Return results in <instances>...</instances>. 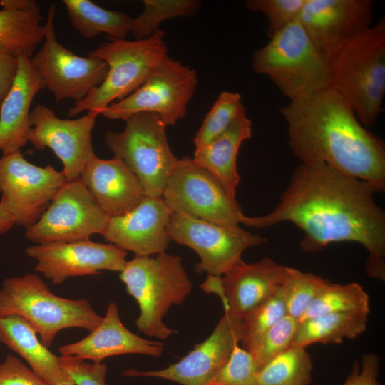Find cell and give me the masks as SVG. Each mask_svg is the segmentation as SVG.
Segmentation results:
<instances>
[{"instance_id":"1","label":"cell","mask_w":385,"mask_h":385,"mask_svg":"<svg viewBox=\"0 0 385 385\" xmlns=\"http://www.w3.org/2000/svg\"><path fill=\"white\" fill-rule=\"evenodd\" d=\"M368 183L323 163H301L276 207L249 217L247 226L265 228L290 222L304 232L306 252H316L340 242L361 245L369 252L366 272L385 278V213L376 203Z\"/></svg>"},{"instance_id":"2","label":"cell","mask_w":385,"mask_h":385,"mask_svg":"<svg viewBox=\"0 0 385 385\" xmlns=\"http://www.w3.org/2000/svg\"><path fill=\"white\" fill-rule=\"evenodd\" d=\"M287 125L288 145L302 163H323L385 190V145L359 120L332 87L280 109Z\"/></svg>"},{"instance_id":"3","label":"cell","mask_w":385,"mask_h":385,"mask_svg":"<svg viewBox=\"0 0 385 385\" xmlns=\"http://www.w3.org/2000/svg\"><path fill=\"white\" fill-rule=\"evenodd\" d=\"M331 87L364 126L374 125L385 94V19L351 40L329 58Z\"/></svg>"},{"instance_id":"4","label":"cell","mask_w":385,"mask_h":385,"mask_svg":"<svg viewBox=\"0 0 385 385\" xmlns=\"http://www.w3.org/2000/svg\"><path fill=\"white\" fill-rule=\"evenodd\" d=\"M127 293L138 303V331L165 339L173 330L163 322L173 305H180L192 292V284L179 255L165 252L155 256H135L120 272Z\"/></svg>"},{"instance_id":"5","label":"cell","mask_w":385,"mask_h":385,"mask_svg":"<svg viewBox=\"0 0 385 385\" xmlns=\"http://www.w3.org/2000/svg\"><path fill=\"white\" fill-rule=\"evenodd\" d=\"M252 66L257 73L268 76L290 101L331 86L329 59L316 48L299 21L256 50Z\"/></svg>"},{"instance_id":"6","label":"cell","mask_w":385,"mask_h":385,"mask_svg":"<svg viewBox=\"0 0 385 385\" xmlns=\"http://www.w3.org/2000/svg\"><path fill=\"white\" fill-rule=\"evenodd\" d=\"M7 315H17L31 323L47 347L60 331L78 327L91 332L103 318L86 299L53 294L35 274L4 280L0 288V316Z\"/></svg>"},{"instance_id":"7","label":"cell","mask_w":385,"mask_h":385,"mask_svg":"<svg viewBox=\"0 0 385 385\" xmlns=\"http://www.w3.org/2000/svg\"><path fill=\"white\" fill-rule=\"evenodd\" d=\"M164 37L165 32L160 29L145 39H111L90 51L87 56L103 60L108 72L98 86L84 99L74 103L68 115L73 117L86 111H94L100 115L113 101H120L137 90L168 56Z\"/></svg>"},{"instance_id":"8","label":"cell","mask_w":385,"mask_h":385,"mask_svg":"<svg viewBox=\"0 0 385 385\" xmlns=\"http://www.w3.org/2000/svg\"><path fill=\"white\" fill-rule=\"evenodd\" d=\"M125 121L123 131L105 133V143L136 175L146 196L162 197L179 160L168 144L166 125L150 112L134 114Z\"/></svg>"},{"instance_id":"9","label":"cell","mask_w":385,"mask_h":385,"mask_svg":"<svg viewBox=\"0 0 385 385\" xmlns=\"http://www.w3.org/2000/svg\"><path fill=\"white\" fill-rule=\"evenodd\" d=\"M197 85L195 70L168 56L137 90L110 104L101 115L125 120L134 114L150 112L158 115L166 127L174 125L186 115Z\"/></svg>"},{"instance_id":"10","label":"cell","mask_w":385,"mask_h":385,"mask_svg":"<svg viewBox=\"0 0 385 385\" xmlns=\"http://www.w3.org/2000/svg\"><path fill=\"white\" fill-rule=\"evenodd\" d=\"M162 197L172 213L230 225H245V216L235 197L192 158L178 160Z\"/></svg>"},{"instance_id":"11","label":"cell","mask_w":385,"mask_h":385,"mask_svg":"<svg viewBox=\"0 0 385 385\" xmlns=\"http://www.w3.org/2000/svg\"><path fill=\"white\" fill-rule=\"evenodd\" d=\"M167 233L171 240L189 247L199 255L197 272L218 277L242 262L245 250L267 241L240 225L210 222L182 213H171Z\"/></svg>"},{"instance_id":"12","label":"cell","mask_w":385,"mask_h":385,"mask_svg":"<svg viewBox=\"0 0 385 385\" xmlns=\"http://www.w3.org/2000/svg\"><path fill=\"white\" fill-rule=\"evenodd\" d=\"M55 14L53 4L44 24L43 44L29 61L56 101L72 98L78 102L103 81L108 66L101 58L79 56L61 44L55 31Z\"/></svg>"},{"instance_id":"13","label":"cell","mask_w":385,"mask_h":385,"mask_svg":"<svg viewBox=\"0 0 385 385\" xmlns=\"http://www.w3.org/2000/svg\"><path fill=\"white\" fill-rule=\"evenodd\" d=\"M108 219L78 178L61 187L25 237L34 245L90 240L103 234Z\"/></svg>"},{"instance_id":"14","label":"cell","mask_w":385,"mask_h":385,"mask_svg":"<svg viewBox=\"0 0 385 385\" xmlns=\"http://www.w3.org/2000/svg\"><path fill=\"white\" fill-rule=\"evenodd\" d=\"M66 181L63 171L35 165L21 151L0 158V193L19 226L34 225Z\"/></svg>"},{"instance_id":"15","label":"cell","mask_w":385,"mask_h":385,"mask_svg":"<svg viewBox=\"0 0 385 385\" xmlns=\"http://www.w3.org/2000/svg\"><path fill=\"white\" fill-rule=\"evenodd\" d=\"M98 115L90 111L78 118L61 119L50 108L38 104L30 112L29 142L38 150L51 149L61 160L67 180L78 178L95 153L92 130Z\"/></svg>"},{"instance_id":"16","label":"cell","mask_w":385,"mask_h":385,"mask_svg":"<svg viewBox=\"0 0 385 385\" xmlns=\"http://www.w3.org/2000/svg\"><path fill=\"white\" fill-rule=\"evenodd\" d=\"M25 252L37 261L34 270L53 284H61L68 277L98 274L102 270L120 272L127 262L126 251L91 240L31 245Z\"/></svg>"},{"instance_id":"17","label":"cell","mask_w":385,"mask_h":385,"mask_svg":"<svg viewBox=\"0 0 385 385\" xmlns=\"http://www.w3.org/2000/svg\"><path fill=\"white\" fill-rule=\"evenodd\" d=\"M370 0H306L299 21L329 59L371 26Z\"/></svg>"},{"instance_id":"18","label":"cell","mask_w":385,"mask_h":385,"mask_svg":"<svg viewBox=\"0 0 385 385\" xmlns=\"http://www.w3.org/2000/svg\"><path fill=\"white\" fill-rule=\"evenodd\" d=\"M239 316L225 311L212 334L179 361L160 370L128 369L124 376L160 378L183 385H207L226 364L241 334Z\"/></svg>"},{"instance_id":"19","label":"cell","mask_w":385,"mask_h":385,"mask_svg":"<svg viewBox=\"0 0 385 385\" xmlns=\"http://www.w3.org/2000/svg\"><path fill=\"white\" fill-rule=\"evenodd\" d=\"M171 213L162 197L145 196L132 210L109 218L103 236L135 256L155 255L165 252L171 241L167 233Z\"/></svg>"},{"instance_id":"20","label":"cell","mask_w":385,"mask_h":385,"mask_svg":"<svg viewBox=\"0 0 385 385\" xmlns=\"http://www.w3.org/2000/svg\"><path fill=\"white\" fill-rule=\"evenodd\" d=\"M79 178L108 218L128 212L146 196L136 175L115 157L103 160L94 153Z\"/></svg>"},{"instance_id":"21","label":"cell","mask_w":385,"mask_h":385,"mask_svg":"<svg viewBox=\"0 0 385 385\" xmlns=\"http://www.w3.org/2000/svg\"><path fill=\"white\" fill-rule=\"evenodd\" d=\"M164 344L139 337L120 320L118 306L111 302L98 325L83 339L58 348L62 356H74L93 363H101L109 356L138 354L158 357Z\"/></svg>"},{"instance_id":"22","label":"cell","mask_w":385,"mask_h":385,"mask_svg":"<svg viewBox=\"0 0 385 385\" xmlns=\"http://www.w3.org/2000/svg\"><path fill=\"white\" fill-rule=\"evenodd\" d=\"M284 266L265 257L254 263L244 261L220 277L225 311L242 317L272 296L281 284Z\"/></svg>"},{"instance_id":"23","label":"cell","mask_w":385,"mask_h":385,"mask_svg":"<svg viewBox=\"0 0 385 385\" xmlns=\"http://www.w3.org/2000/svg\"><path fill=\"white\" fill-rule=\"evenodd\" d=\"M18 71L13 86L0 108V151H18L28 143L30 108L35 96L45 88L40 76L24 54L17 56Z\"/></svg>"},{"instance_id":"24","label":"cell","mask_w":385,"mask_h":385,"mask_svg":"<svg viewBox=\"0 0 385 385\" xmlns=\"http://www.w3.org/2000/svg\"><path fill=\"white\" fill-rule=\"evenodd\" d=\"M27 320L17 315L0 316V342L22 357L31 369L51 385H74L60 359L37 337Z\"/></svg>"},{"instance_id":"25","label":"cell","mask_w":385,"mask_h":385,"mask_svg":"<svg viewBox=\"0 0 385 385\" xmlns=\"http://www.w3.org/2000/svg\"><path fill=\"white\" fill-rule=\"evenodd\" d=\"M252 125L246 112L240 113L225 131L195 148L192 158L235 197L236 188L240 182L237 157L242 143L252 136Z\"/></svg>"},{"instance_id":"26","label":"cell","mask_w":385,"mask_h":385,"mask_svg":"<svg viewBox=\"0 0 385 385\" xmlns=\"http://www.w3.org/2000/svg\"><path fill=\"white\" fill-rule=\"evenodd\" d=\"M36 2L31 6L0 10V51L17 58L24 54L31 58L36 46L44 40L45 26Z\"/></svg>"},{"instance_id":"27","label":"cell","mask_w":385,"mask_h":385,"mask_svg":"<svg viewBox=\"0 0 385 385\" xmlns=\"http://www.w3.org/2000/svg\"><path fill=\"white\" fill-rule=\"evenodd\" d=\"M368 315L331 312L299 322L292 346L306 348L315 344H339L352 339L366 329Z\"/></svg>"},{"instance_id":"28","label":"cell","mask_w":385,"mask_h":385,"mask_svg":"<svg viewBox=\"0 0 385 385\" xmlns=\"http://www.w3.org/2000/svg\"><path fill=\"white\" fill-rule=\"evenodd\" d=\"M71 26L86 38L100 34L111 39H125L130 33L133 18L128 14L104 9L90 0H63Z\"/></svg>"},{"instance_id":"29","label":"cell","mask_w":385,"mask_h":385,"mask_svg":"<svg viewBox=\"0 0 385 385\" xmlns=\"http://www.w3.org/2000/svg\"><path fill=\"white\" fill-rule=\"evenodd\" d=\"M312 360L306 348L291 346L257 372L260 385H309Z\"/></svg>"},{"instance_id":"30","label":"cell","mask_w":385,"mask_h":385,"mask_svg":"<svg viewBox=\"0 0 385 385\" xmlns=\"http://www.w3.org/2000/svg\"><path fill=\"white\" fill-rule=\"evenodd\" d=\"M369 297L356 282L344 284L329 282L318 294L299 322L331 312L369 315Z\"/></svg>"},{"instance_id":"31","label":"cell","mask_w":385,"mask_h":385,"mask_svg":"<svg viewBox=\"0 0 385 385\" xmlns=\"http://www.w3.org/2000/svg\"><path fill=\"white\" fill-rule=\"evenodd\" d=\"M287 314L279 286L272 296L242 316L241 347L250 354L253 353L265 333Z\"/></svg>"},{"instance_id":"32","label":"cell","mask_w":385,"mask_h":385,"mask_svg":"<svg viewBox=\"0 0 385 385\" xmlns=\"http://www.w3.org/2000/svg\"><path fill=\"white\" fill-rule=\"evenodd\" d=\"M329 282L319 275L284 266L280 287L287 314L299 322L314 299Z\"/></svg>"},{"instance_id":"33","label":"cell","mask_w":385,"mask_h":385,"mask_svg":"<svg viewBox=\"0 0 385 385\" xmlns=\"http://www.w3.org/2000/svg\"><path fill=\"white\" fill-rule=\"evenodd\" d=\"M143 4L141 14L132 20L130 33L135 40L150 37L167 19L194 14L201 6L197 0H144Z\"/></svg>"},{"instance_id":"34","label":"cell","mask_w":385,"mask_h":385,"mask_svg":"<svg viewBox=\"0 0 385 385\" xmlns=\"http://www.w3.org/2000/svg\"><path fill=\"white\" fill-rule=\"evenodd\" d=\"M245 108L241 95L231 91L222 92L206 115L193 143L195 148L207 143L225 131Z\"/></svg>"},{"instance_id":"35","label":"cell","mask_w":385,"mask_h":385,"mask_svg":"<svg viewBox=\"0 0 385 385\" xmlns=\"http://www.w3.org/2000/svg\"><path fill=\"white\" fill-rule=\"evenodd\" d=\"M299 323L287 314L265 333L251 354L258 371L292 346Z\"/></svg>"},{"instance_id":"36","label":"cell","mask_w":385,"mask_h":385,"mask_svg":"<svg viewBox=\"0 0 385 385\" xmlns=\"http://www.w3.org/2000/svg\"><path fill=\"white\" fill-rule=\"evenodd\" d=\"M306 0H247V8L262 13L268 21L269 38L299 20Z\"/></svg>"},{"instance_id":"37","label":"cell","mask_w":385,"mask_h":385,"mask_svg":"<svg viewBox=\"0 0 385 385\" xmlns=\"http://www.w3.org/2000/svg\"><path fill=\"white\" fill-rule=\"evenodd\" d=\"M250 353L236 346L226 364L207 385H260Z\"/></svg>"},{"instance_id":"38","label":"cell","mask_w":385,"mask_h":385,"mask_svg":"<svg viewBox=\"0 0 385 385\" xmlns=\"http://www.w3.org/2000/svg\"><path fill=\"white\" fill-rule=\"evenodd\" d=\"M61 365L74 385H106L107 366L89 364L74 356H59Z\"/></svg>"},{"instance_id":"39","label":"cell","mask_w":385,"mask_h":385,"mask_svg":"<svg viewBox=\"0 0 385 385\" xmlns=\"http://www.w3.org/2000/svg\"><path fill=\"white\" fill-rule=\"evenodd\" d=\"M0 385H51L26 366L15 356L9 354L0 364Z\"/></svg>"},{"instance_id":"40","label":"cell","mask_w":385,"mask_h":385,"mask_svg":"<svg viewBox=\"0 0 385 385\" xmlns=\"http://www.w3.org/2000/svg\"><path fill=\"white\" fill-rule=\"evenodd\" d=\"M379 370V356L374 353L364 354L361 368L354 361L351 371L343 385H380L378 381Z\"/></svg>"},{"instance_id":"41","label":"cell","mask_w":385,"mask_h":385,"mask_svg":"<svg viewBox=\"0 0 385 385\" xmlns=\"http://www.w3.org/2000/svg\"><path fill=\"white\" fill-rule=\"evenodd\" d=\"M17 71V58L0 51V108L13 86Z\"/></svg>"},{"instance_id":"42","label":"cell","mask_w":385,"mask_h":385,"mask_svg":"<svg viewBox=\"0 0 385 385\" xmlns=\"http://www.w3.org/2000/svg\"><path fill=\"white\" fill-rule=\"evenodd\" d=\"M16 225L15 220L5 200H0V235L10 230Z\"/></svg>"}]
</instances>
